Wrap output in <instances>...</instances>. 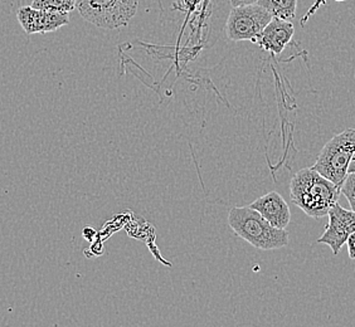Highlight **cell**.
<instances>
[{"label":"cell","mask_w":355,"mask_h":327,"mask_svg":"<svg viewBox=\"0 0 355 327\" xmlns=\"http://www.w3.org/2000/svg\"><path fill=\"white\" fill-rule=\"evenodd\" d=\"M354 152L355 129H347L324 145L313 168L338 188H342Z\"/></svg>","instance_id":"obj_3"},{"label":"cell","mask_w":355,"mask_h":327,"mask_svg":"<svg viewBox=\"0 0 355 327\" xmlns=\"http://www.w3.org/2000/svg\"><path fill=\"white\" fill-rule=\"evenodd\" d=\"M345 245H348L349 257L350 259H355V232L349 236Z\"/></svg>","instance_id":"obj_13"},{"label":"cell","mask_w":355,"mask_h":327,"mask_svg":"<svg viewBox=\"0 0 355 327\" xmlns=\"http://www.w3.org/2000/svg\"><path fill=\"white\" fill-rule=\"evenodd\" d=\"M272 18V15L259 4L232 8L225 26V33L230 41H250L256 44L262 30Z\"/></svg>","instance_id":"obj_5"},{"label":"cell","mask_w":355,"mask_h":327,"mask_svg":"<svg viewBox=\"0 0 355 327\" xmlns=\"http://www.w3.org/2000/svg\"><path fill=\"white\" fill-rule=\"evenodd\" d=\"M139 0H77L76 9L85 21L103 29L126 27L135 17Z\"/></svg>","instance_id":"obj_4"},{"label":"cell","mask_w":355,"mask_h":327,"mask_svg":"<svg viewBox=\"0 0 355 327\" xmlns=\"http://www.w3.org/2000/svg\"><path fill=\"white\" fill-rule=\"evenodd\" d=\"M294 33L293 21H284L273 17L262 30L256 44L272 55H280L293 41Z\"/></svg>","instance_id":"obj_8"},{"label":"cell","mask_w":355,"mask_h":327,"mask_svg":"<svg viewBox=\"0 0 355 327\" xmlns=\"http://www.w3.org/2000/svg\"><path fill=\"white\" fill-rule=\"evenodd\" d=\"M349 173H355V152L353 154L352 160H350V164H349L348 174Z\"/></svg>","instance_id":"obj_16"},{"label":"cell","mask_w":355,"mask_h":327,"mask_svg":"<svg viewBox=\"0 0 355 327\" xmlns=\"http://www.w3.org/2000/svg\"><path fill=\"white\" fill-rule=\"evenodd\" d=\"M340 191L348 200L352 211H355V173H349L343 183Z\"/></svg>","instance_id":"obj_12"},{"label":"cell","mask_w":355,"mask_h":327,"mask_svg":"<svg viewBox=\"0 0 355 327\" xmlns=\"http://www.w3.org/2000/svg\"><path fill=\"white\" fill-rule=\"evenodd\" d=\"M328 215L325 232L318 239V243L329 245L334 256H338L349 236L355 232V211H347L336 203L329 211Z\"/></svg>","instance_id":"obj_6"},{"label":"cell","mask_w":355,"mask_h":327,"mask_svg":"<svg viewBox=\"0 0 355 327\" xmlns=\"http://www.w3.org/2000/svg\"><path fill=\"white\" fill-rule=\"evenodd\" d=\"M256 4L265 8L275 18L294 21L297 9V0H259Z\"/></svg>","instance_id":"obj_10"},{"label":"cell","mask_w":355,"mask_h":327,"mask_svg":"<svg viewBox=\"0 0 355 327\" xmlns=\"http://www.w3.org/2000/svg\"><path fill=\"white\" fill-rule=\"evenodd\" d=\"M17 19L28 35H46L67 26L69 15L27 6L18 9Z\"/></svg>","instance_id":"obj_7"},{"label":"cell","mask_w":355,"mask_h":327,"mask_svg":"<svg viewBox=\"0 0 355 327\" xmlns=\"http://www.w3.org/2000/svg\"><path fill=\"white\" fill-rule=\"evenodd\" d=\"M77 0H33L32 7L55 13L69 14L76 9Z\"/></svg>","instance_id":"obj_11"},{"label":"cell","mask_w":355,"mask_h":327,"mask_svg":"<svg viewBox=\"0 0 355 327\" xmlns=\"http://www.w3.org/2000/svg\"><path fill=\"white\" fill-rule=\"evenodd\" d=\"M228 224L234 234L261 249L273 251L288 245V233L268 223L251 206H234L228 213Z\"/></svg>","instance_id":"obj_2"},{"label":"cell","mask_w":355,"mask_h":327,"mask_svg":"<svg viewBox=\"0 0 355 327\" xmlns=\"http://www.w3.org/2000/svg\"><path fill=\"white\" fill-rule=\"evenodd\" d=\"M334 1H345V0H334ZM325 3H327V0H316V3H315V6L313 7V9H310L308 14H306V18H309L311 14L314 13L315 10H316L318 8L320 7V6H324Z\"/></svg>","instance_id":"obj_15"},{"label":"cell","mask_w":355,"mask_h":327,"mask_svg":"<svg viewBox=\"0 0 355 327\" xmlns=\"http://www.w3.org/2000/svg\"><path fill=\"white\" fill-rule=\"evenodd\" d=\"M340 188L322 177L314 168H304L295 174L290 183V198L308 217L319 219L328 215L338 203Z\"/></svg>","instance_id":"obj_1"},{"label":"cell","mask_w":355,"mask_h":327,"mask_svg":"<svg viewBox=\"0 0 355 327\" xmlns=\"http://www.w3.org/2000/svg\"><path fill=\"white\" fill-rule=\"evenodd\" d=\"M259 0H231L232 8L242 7V6H251L256 4Z\"/></svg>","instance_id":"obj_14"},{"label":"cell","mask_w":355,"mask_h":327,"mask_svg":"<svg viewBox=\"0 0 355 327\" xmlns=\"http://www.w3.org/2000/svg\"><path fill=\"white\" fill-rule=\"evenodd\" d=\"M248 206L259 211L268 223H271L276 228L286 229L287 225L291 222V211L288 204L276 191L267 193L261 198L256 199Z\"/></svg>","instance_id":"obj_9"}]
</instances>
